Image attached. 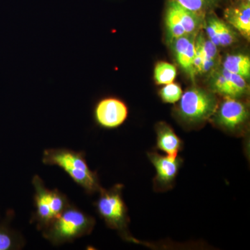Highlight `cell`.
<instances>
[{"mask_svg":"<svg viewBox=\"0 0 250 250\" xmlns=\"http://www.w3.org/2000/svg\"><path fill=\"white\" fill-rule=\"evenodd\" d=\"M42 161L45 165L62 168L87 193H95L101 189L98 174L90 170L83 152L65 148L47 149L44 151Z\"/></svg>","mask_w":250,"mask_h":250,"instance_id":"6da1fadb","label":"cell"},{"mask_svg":"<svg viewBox=\"0 0 250 250\" xmlns=\"http://www.w3.org/2000/svg\"><path fill=\"white\" fill-rule=\"evenodd\" d=\"M95 220L71 204L48 226L42 230V236L54 246L71 243L89 235Z\"/></svg>","mask_w":250,"mask_h":250,"instance_id":"7a4b0ae2","label":"cell"},{"mask_svg":"<svg viewBox=\"0 0 250 250\" xmlns=\"http://www.w3.org/2000/svg\"><path fill=\"white\" fill-rule=\"evenodd\" d=\"M123 188L121 184H117L108 190L102 187L95 205L98 214L108 228L118 231L123 239L131 241L133 238L128 229L129 218L127 208L122 195Z\"/></svg>","mask_w":250,"mask_h":250,"instance_id":"3957f363","label":"cell"},{"mask_svg":"<svg viewBox=\"0 0 250 250\" xmlns=\"http://www.w3.org/2000/svg\"><path fill=\"white\" fill-rule=\"evenodd\" d=\"M34 188L35 213L33 220L37 228L42 231L54 221L68 207L66 195L57 189L50 190L45 187L42 179L39 175H34L32 179Z\"/></svg>","mask_w":250,"mask_h":250,"instance_id":"277c9868","label":"cell"},{"mask_svg":"<svg viewBox=\"0 0 250 250\" xmlns=\"http://www.w3.org/2000/svg\"><path fill=\"white\" fill-rule=\"evenodd\" d=\"M178 114L190 124L202 123L214 115L218 103L213 93L200 88H192L182 94Z\"/></svg>","mask_w":250,"mask_h":250,"instance_id":"5b68a950","label":"cell"},{"mask_svg":"<svg viewBox=\"0 0 250 250\" xmlns=\"http://www.w3.org/2000/svg\"><path fill=\"white\" fill-rule=\"evenodd\" d=\"M128 108L121 99L106 97L99 100L93 110L95 123L104 129H116L126 121Z\"/></svg>","mask_w":250,"mask_h":250,"instance_id":"8992f818","label":"cell"},{"mask_svg":"<svg viewBox=\"0 0 250 250\" xmlns=\"http://www.w3.org/2000/svg\"><path fill=\"white\" fill-rule=\"evenodd\" d=\"M225 98L215 112V123L227 131H236L249 118L248 106L237 99Z\"/></svg>","mask_w":250,"mask_h":250,"instance_id":"52a82bcc","label":"cell"},{"mask_svg":"<svg viewBox=\"0 0 250 250\" xmlns=\"http://www.w3.org/2000/svg\"><path fill=\"white\" fill-rule=\"evenodd\" d=\"M147 156L156 169V185L162 190L170 188L178 174L182 159L178 156H163L157 152L148 153Z\"/></svg>","mask_w":250,"mask_h":250,"instance_id":"ba28073f","label":"cell"},{"mask_svg":"<svg viewBox=\"0 0 250 250\" xmlns=\"http://www.w3.org/2000/svg\"><path fill=\"white\" fill-rule=\"evenodd\" d=\"M176 60L192 79L194 78L193 62L195 55V36L185 35L172 41Z\"/></svg>","mask_w":250,"mask_h":250,"instance_id":"9c48e42d","label":"cell"},{"mask_svg":"<svg viewBox=\"0 0 250 250\" xmlns=\"http://www.w3.org/2000/svg\"><path fill=\"white\" fill-rule=\"evenodd\" d=\"M225 18L230 25L249 40L250 37V2L238 0L225 11Z\"/></svg>","mask_w":250,"mask_h":250,"instance_id":"30bf717a","label":"cell"},{"mask_svg":"<svg viewBox=\"0 0 250 250\" xmlns=\"http://www.w3.org/2000/svg\"><path fill=\"white\" fill-rule=\"evenodd\" d=\"M182 140L173 129L165 123H159L156 126V146L166 153V155L177 156L182 149Z\"/></svg>","mask_w":250,"mask_h":250,"instance_id":"8fae6325","label":"cell"},{"mask_svg":"<svg viewBox=\"0 0 250 250\" xmlns=\"http://www.w3.org/2000/svg\"><path fill=\"white\" fill-rule=\"evenodd\" d=\"M176 13L178 15L181 23L183 26L187 35H196L201 27L205 15L198 14L191 10L187 9L175 0H170Z\"/></svg>","mask_w":250,"mask_h":250,"instance_id":"7c38bea8","label":"cell"},{"mask_svg":"<svg viewBox=\"0 0 250 250\" xmlns=\"http://www.w3.org/2000/svg\"><path fill=\"white\" fill-rule=\"evenodd\" d=\"M24 243L22 235L11 228L7 220L0 223V250H21Z\"/></svg>","mask_w":250,"mask_h":250,"instance_id":"4fadbf2b","label":"cell"},{"mask_svg":"<svg viewBox=\"0 0 250 250\" xmlns=\"http://www.w3.org/2000/svg\"><path fill=\"white\" fill-rule=\"evenodd\" d=\"M223 68L248 80L250 76V59L243 54H229L223 62Z\"/></svg>","mask_w":250,"mask_h":250,"instance_id":"5bb4252c","label":"cell"},{"mask_svg":"<svg viewBox=\"0 0 250 250\" xmlns=\"http://www.w3.org/2000/svg\"><path fill=\"white\" fill-rule=\"evenodd\" d=\"M165 20L166 29L171 41L177 38L187 35L179 20L178 15L176 13L170 0L167 1Z\"/></svg>","mask_w":250,"mask_h":250,"instance_id":"9a60e30c","label":"cell"},{"mask_svg":"<svg viewBox=\"0 0 250 250\" xmlns=\"http://www.w3.org/2000/svg\"><path fill=\"white\" fill-rule=\"evenodd\" d=\"M177 76V69L167 62H159L154 68V80L159 85L172 83Z\"/></svg>","mask_w":250,"mask_h":250,"instance_id":"2e32d148","label":"cell"},{"mask_svg":"<svg viewBox=\"0 0 250 250\" xmlns=\"http://www.w3.org/2000/svg\"><path fill=\"white\" fill-rule=\"evenodd\" d=\"M184 7L202 15H205L212 11L220 0H175Z\"/></svg>","mask_w":250,"mask_h":250,"instance_id":"e0dca14e","label":"cell"},{"mask_svg":"<svg viewBox=\"0 0 250 250\" xmlns=\"http://www.w3.org/2000/svg\"><path fill=\"white\" fill-rule=\"evenodd\" d=\"M221 72L229 82L234 94L235 98H241L248 94L249 91V86L247 83L246 80L237 74L228 71L223 67L222 68Z\"/></svg>","mask_w":250,"mask_h":250,"instance_id":"ac0fdd59","label":"cell"},{"mask_svg":"<svg viewBox=\"0 0 250 250\" xmlns=\"http://www.w3.org/2000/svg\"><path fill=\"white\" fill-rule=\"evenodd\" d=\"M210 86L215 93L220 94L225 97L235 98L231 85L221 70L215 72L213 75L211 81H210Z\"/></svg>","mask_w":250,"mask_h":250,"instance_id":"d6986e66","label":"cell"},{"mask_svg":"<svg viewBox=\"0 0 250 250\" xmlns=\"http://www.w3.org/2000/svg\"><path fill=\"white\" fill-rule=\"evenodd\" d=\"M217 35L219 46L222 47H228L229 45H232L236 41V33L233 30L232 28L220 19L218 23Z\"/></svg>","mask_w":250,"mask_h":250,"instance_id":"ffe728a7","label":"cell"},{"mask_svg":"<svg viewBox=\"0 0 250 250\" xmlns=\"http://www.w3.org/2000/svg\"><path fill=\"white\" fill-rule=\"evenodd\" d=\"M182 94V88L173 82L166 84L160 91V96L163 101L168 104H174L179 101Z\"/></svg>","mask_w":250,"mask_h":250,"instance_id":"44dd1931","label":"cell"},{"mask_svg":"<svg viewBox=\"0 0 250 250\" xmlns=\"http://www.w3.org/2000/svg\"><path fill=\"white\" fill-rule=\"evenodd\" d=\"M195 44L201 49L204 59H217V56H218L217 46L208 38H206L203 34H200L195 41Z\"/></svg>","mask_w":250,"mask_h":250,"instance_id":"7402d4cb","label":"cell"},{"mask_svg":"<svg viewBox=\"0 0 250 250\" xmlns=\"http://www.w3.org/2000/svg\"><path fill=\"white\" fill-rule=\"evenodd\" d=\"M219 18L214 15H209L206 20L205 30L207 35L215 45L219 46L217 29H218V23Z\"/></svg>","mask_w":250,"mask_h":250,"instance_id":"603a6c76","label":"cell"},{"mask_svg":"<svg viewBox=\"0 0 250 250\" xmlns=\"http://www.w3.org/2000/svg\"><path fill=\"white\" fill-rule=\"evenodd\" d=\"M216 59H204L200 73H207L211 71L216 65Z\"/></svg>","mask_w":250,"mask_h":250,"instance_id":"cb8c5ba5","label":"cell"},{"mask_svg":"<svg viewBox=\"0 0 250 250\" xmlns=\"http://www.w3.org/2000/svg\"><path fill=\"white\" fill-rule=\"evenodd\" d=\"M246 1H250V0H246Z\"/></svg>","mask_w":250,"mask_h":250,"instance_id":"d4e9b609","label":"cell"}]
</instances>
